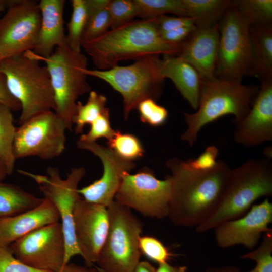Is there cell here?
<instances>
[{
  "mask_svg": "<svg viewBox=\"0 0 272 272\" xmlns=\"http://www.w3.org/2000/svg\"><path fill=\"white\" fill-rule=\"evenodd\" d=\"M166 165L172 179L167 217L176 226L196 227L218 207L232 169L222 160L206 171L191 169L178 158L167 160Z\"/></svg>",
  "mask_w": 272,
  "mask_h": 272,
  "instance_id": "6da1fadb",
  "label": "cell"
},
{
  "mask_svg": "<svg viewBox=\"0 0 272 272\" xmlns=\"http://www.w3.org/2000/svg\"><path fill=\"white\" fill-rule=\"evenodd\" d=\"M252 103L234 131L235 141L246 147L272 141V79L262 81Z\"/></svg>",
  "mask_w": 272,
  "mask_h": 272,
  "instance_id": "ac0fdd59",
  "label": "cell"
},
{
  "mask_svg": "<svg viewBox=\"0 0 272 272\" xmlns=\"http://www.w3.org/2000/svg\"><path fill=\"white\" fill-rule=\"evenodd\" d=\"M72 13L67 24L66 41L74 50L80 52L81 39L88 17L86 0L71 1Z\"/></svg>",
  "mask_w": 272,
  "mask_h": 272,
  "instance_id": "4dcf8cb0",
  "label": "cell"
},
{
  "mask_svg": "<svg viewBox=\"0 0 272 272\" xmlns=\"http://www.w3.org/2000/svg\"><path fill=\"white\" fill-rule=\"evenodd\" d=\"M1 15H2V14H0V17H1Z\"/></svg>",
  "mask_w": 272,
  "mask_h": 272,
  "instance_id": "681fc988",
  "label": "cell"
},
{
  "mask_svg": "<svg viewBox=\"0 0 272 272\" xmlns=\"http://www.w3.org/2000/svg\"><path fill=\"white\" fill-rule=\"evenodd\" d=\"M2 57H1V56L0 55V60H2Z\"/></svg>",
  "mask_w": 272,
  "mask_h": 272,
  "instance_id": "c3c4849f",
  "label": "cell"
},
{
  "mask_svg": "<svg viewBox=\"0 0 272 272\" xmlns=\"http://www.w3.org/2000/svg\"><path fill=\"white\" fill-rule=\"evenodd\" d=\"M10 248L18 259L34 268L60 272L64 266L65 239L59 222L31 232Z\"/></svg>",
  "mask_w": 272,
  "mask_h": 272,
  "instance_id": "5bb4252c",
  "label": "cell"
},
{
  "mask_svg": "<svg viewBox=\"0 0 272 272\" xmlns=\"http://www.w3.org/2000/svg\"><path fill=\"white\" fill-rule=\"evenodd\" d=\"M88 17L81 44L94 40L108 31L111 19L107 8L110 0H86Z\"/></svg>",
  "mask_w": 272,
  "mask_h": 272,
  "instance_id": "484cf974",
  "label": "cell"
},
{
  "mask_svg": "<svg viewBox=\"0 0 272 272\" xmlns=\"http://www.w3.org/2000/svg\"><path fill=\"white\" fill-rule=\"evenodd\" d=\"M0 104L9 107L12 111L21 109L19 102L10 93L5 76L0 73Z\"/></svg>",
  "mask_w": 272,
  "mask_h": 272,
  "instance_id": "b9f144b4",
  "label": "cell"
},
{
  "mask_svg": "<svg viewBox=\"0 0 272 272\" xmlns=\"http://www.w3.org/2000/svg\"><path fill=\"white\" fill-rule=\"evenodd\" d=\"M156 268L149 262L140 261L133 272H155Z\"/></svg>",
  "mask_w": 272,
  "mask_h": 272,
  "instance_id": "f6af8a7d",
  "label": "cell"
},
{
  "mask_svg": "<svg viewBox=\"0 0 272 272\" xmlns=\"http://www.w3.org/2000/svg\"><path fill=\"white\" fill-rule=\"evenodd\" d=\"M219 151L215 146L207 147L205 151L195 159L184 161L187 167L196 171H206L212 169L217 165L216 161Z\"/></svg>",
  "mask_w": 272,
  "mask_h": 272,
  "instance_id": "f35d334b",
  "label": "cell"
},
{
  "mask_svg": "<svg viewBox=\"0 0 272 272\" xmlns=\"http://www.w3.org/2000/svg\"><path fill=\"white\" fill-rule=\"evenodd\" d=\"M272 195L270 158L249 159L232 170L216 211L195 227L197 233L214 229L220 223L244 215L258 199Z\"/></svg>",
  "mask_w": 272,
  "mask_h": 272,
  "instance_id": "277c9868",
  "label": "cell"
},
{
  "mask_svg": "<svg viewBox=\"0 0 272 272\" xmlns=\"http://www.w3.org/2000/svg\"><path fill=\"white\" fill-rule=\"evenodd\" d=\"M232 2L250 28L271 25V0H239Z\"/></svg>",
  "mask_w": 272,
  "mask_h": 272,
  "instance_id": "f1b7e54d",
  "label": "cell"
},
{
  "mask_svg": "<svg viewBox=\"0 0 272 272\" xmlns=\"http://www.w3.org/2000/svg\"><path fill=\"white\" fill-rule=\"evenodd\" d=\"M183 44L165 41L153 18L132 20L83 43L81 47L98 70H105L123 60L160 54L178 56Z\"/></svg>",
  "mask_w": 272,
  "mask_h": 272,
  "instance_id": "7a4b0ae2",
  "label": "cell"
},
{
  "mask_svg": "<svg viewBox=\"0 0 272 272\" xmlns=\"http://www.w3.org/2000/svg\"><path fill=\"white\" fill-rule=\"evenodd\" d=\"M258 89L240 81L216 77L201 80L196 111L183 113L187 128L181 139L193 146L204 126L227 115H233V123L238 124L250 110Z\"/></svg>",
  "mask_w": 272,
  "mask_h": 272,
  "instance_id": "3957f363",
  "label": "cell"
},
{
  "mask_svg": "<svg viewBox=\"0 0 272 272\" xmlns=\"http://www.w3.org/2000/svg\"><path fill=\"white\" fill-rule=\"evenodd\" d=\"M160 74L164 79L172 80L183 98L196 110L201 79L195 69L178 56L164 55L161 60Z\"/></svg>",
  "mask_w": 272,
  "mask_h": 272,
  "instance_id": "7402d4cb",
  "label": "cell"
},
{
  "mask_svg": "<svg viewBox=\"0 0 272 272\" xmlns=\"http://www.w3.org/2000/svg\"><path fill=\"white\" fill-rule=\"evenodd\" d=\"M219 36L218 24L208 28H196L183 42L178 55L195 69L201 80L216 77Z\"/></svg>",
  "mask_w": 272,
  "mask_h": 272,
  "instance_id": "d6986e66",
  "label": "cell"
},
{
  "mask_svg": "<svg viewBox=\"0 0 272 272\" xmlns=\"http://www.w3.org/2000/svg\"><path fill=\"white\" fill-rule=\"evenodd\" d=\"M41 13L38 2L12 0L0 17V55L2 59L33 50L39 34Z\"/></svg>",
  "mask_w": 272,
  "mask_h": 272,
  "instance_id": "4fadbf2b",
  "label": "cell"
},
{
  "mask_svg": "<svg viewBox=\"0 0 272 272\" xmlns=\"http://www.w3.org/2000/svg\"><path fill=\"white\" fill-rule=\"evenodd\" d=\"M106 97L95 91L89 92L85 104L77 101L73 124H75L76 133H81L87 124L90 125L108 108L106 107Z\"/></svg>",
  "mask_w": 272,
  "mask_h": 272,
  "instance_id": "f546056e",
  "label": "cell"
},
{
  "mask_svg": "<svg viewBox=\"0 0 272 272\" xmlns=\"http://www.w3.org/2000/svg\"><path fill=\"white\" fill-rule=\"evenodd\" d=\"M187 268L185 265L174 266L168 262L158 264L155 272H187Z\"/></svg>",
  "mask_w": 272,
  "mask_h": 272,
  "instance_id": "7bdbcfd3",
  "label": "cell"
},
{
  "mask_svg": "<svg viewBox=\"0 0 272 272\" xmlns=\"http://www.w3.org/2000/svg\"><path fill=\"white\" fill-rule=\"evenodd\" d=\"M241 258L255 261V266L247 271L233 265L209 267L206 272H272V231L264 233L258 247L243 255Z\"/></svg>",
  "mask_w": 272,
  "mask_h": 272,
  "instance_id": "83f0119b",
  "label": "cell"
},
{
  "mask_svg": "<svg viewBox=\"0 0 272 272\" xmlns=\"http://www.w3.org/2000/svg\"><path fill=\"white\" fill-rule=\"evenodd\" d=\"M138 16L151 19L167 13L187 17L182 0H134Z\"/></svg>",
  "mask_w": 272,
  "mask_h": 272,
  "instance_id": "1f68e13d",
  "label": "cell"
},
{
  "mask_svg": "<svg viewBox=\"0 0 272 272\" xmlns=\"http://www.w3.org/2000/svg\"><path fill=\"white\" fill-rule=\"evenodd\" d=\"M12 0H0V14L6 11Z\"/></svg>",
  "mask_w": 272,
  "mask_h": 272,
  "instance_id": "bcb514c9",
  "label": "cell"
},
{
  "mask_svg": "<svg viewBox=\"0 0 272 272\" xmlns=\"http://www.w3.org/2000/svg\"><path fill=\"white\" fill-rule=\"evenodd\" d=\"M40 62L32 50L0 60V73L21 104L20 125L36 115L55 109L50 75Z\"/></svg>",
  "mask_w": 272,
  "mask_h": 272,
  "instance_id": "5b68a950",
  "label": "cell"
},
{
  "mask_svg": "<svg viewBox=\"0 0 272 272\" xmlns=\"http://www.w3.org/2000/svg\"><path fill=\"white\" fill-rule=\"evenodd\" d=\"M38 4L41 23L37 43L32 51L37 58H46L66 43L63 20L65 1L41 0Z\"/></svg>",
  "mask_w": 272,
  "mask_h": 272,
  "instance_id": "44dd1931",
  "label": "cell"
},
{
  "mask_svg": "<svg viewBox=\"0 0 272 272\" xmlns=\"http://www.w3.org/2000/svg\"><path fill=\"white\" fill-rule=\"evenodd\" d=\"M88 132L82 134L79 141L84 142H95L101 138L109 139L114 133L110 121L109 109H108L90 125Z\"/></svg>",
  "mask_w": 272,
  "mask_h": 272,
  "instance_id": "8d00e7d4",
  "label": "cell"
},
{
  "mask_svg": "<svg viewBox=\"0 0 272 272\" xmlns=\"http://www.w3.org/2000/svg\"><path fill=\"white\" fill-rule=\"evenodd\" d=\"M78 148L92 153L98 157L103 165V174L98 180L88 186L78 189L84 200L106 207L114 201L125 172H130L136 166L133 162L125 160L108 147L95 142L87 143L78 140Z\"/></svg>",
  "mask_w": 272,
  "mask_h": 272,
  "instance_id": "9a60e30c",
  "label": "cell"
},
{
  "mask_svg": "<svg viewBox=\"0 0 272 272\" xmlns=\"http://www.w3.org/2000/svg\"><path fill=\"white\" fill-rule=\"evenodd\" d=\"M271 222L272 203L267 197L242 216L217 225L214 229L217 245L222 248L241 245L253 250L262 233L272 231L268 226Z\"/></svg>",
  "mask_w": 272,
  "mask_h": 272,
  "instance_id": "2e32d148",
  "label": "cell"
},
{
  "mask_svg": "<svg viewBox=\"0 0 272 272\" xmlns=\"http://www.w3.org/2000/svg\"><path fill=\"white\" fill-rule=\"evenodd\" d=\"M253 66L250 75L261 81L272 79V27L270 26L250 28Z\"/></svg>",
  "mask_w": 272,
  "mask_h": 272,
  "instance_id": "603a6c76",
  "label": "cell"
},
{
  "mask_svg": "<svg viewBox=\"0 0 272 272\" xmlns=\"http://www.w3.org/2000/svg\"><path fill=\"white\" fill-rule=\"evenodd\" d=\"M138 110L140 120L144 123L151 126L157 127L163 124L168 116V110L163 106L158 104L152 98L142 101L138 104Z\"/></svg>",
  "mask_w": 272,
  "mask_h": 272,
  "instance_id": "d590c367",
  "label": "cell"
},
{
  "mask_svg": "<svg viewBox=\"0 0 272 272\" xmlns=\"http://www.w3.org/2000/svg\"><path fill=\"white\" fill-rule=\"evenodd\" d=\"M16 128L12 110L0 104V162L10 175L13 172L16 159L13 145Z\"/></svg>",
  "mask_w": 272,
  "mask_h": 272,
  "instance_id": "4316f807",
  "label": "cell"
},
{
  "mask_svg": "<svg viewBox=\"0 0 272 272\" xmlns=\"http://www.w3.org/2000/svg\"><path fill=\"white\" fill-rule=\"evenodd\" d=\"M60 220L54 205L44 198L40 205L32 210L0 218V246H9L31 232Z\"/></svg>",
  "mask_w": 272,
  "mask_h": 272,
  "instance_id": "ffe728a7",
  "label": "cell"
},
{
  "mask_svg": "<svg viewBox=\"0 0 272 272\" xmlns=\"http://www.w3.org/2000/svg\"><path fill=\"white\" fill-rule=\"evenodd\" d=\"M34 56L45 62L48 71L55 97L54 112L71 131L77 100L91 91L87 81V76L83 71L87 68V58L81 51L72 49L67 41L63 45L56 47L47 57Z\"/></svg>",
  "mask_w": 272,
  "mask_h": 272,
  "instance_id": "8992f818",
  "label": "cell"
},
{
  "mask_svg": "<svg viewBox=\"0 0 272 272\" xmlns=\"http://www.w3.org/2000/svg\"><path fill=\"white\" fill-rule=\"evenodd\" d=\"M196 29L195 25L182 27L160 34L166 41L173 43H181L185 41Z\"/></svg>",
  "mask_w": 272,
  "mask_h": 272,
  "instance_id": "60d3db41",
  "label": "cell"
},
{
  "mask_svg": "<svg viewBox=\"0 0 272 272\" xmlns=\"http://www.w3.org/2000/svg\"><path fill=\"white\" fill-rule=\"evenodd\" d=\"M18 172L33 179L44 198L54 205L59 213L65 244L64 266L73 256L81 255L75 237L73 212L76 202L81 198L78 186L85 175V170L83 167L73 168L65 179L61 178L59 170L53 167L47 168L46 175L22 170Z\"/></svg>",
  "mask_w": 272,
  "mask_h": 272,
  "instance_id": "30bf717a",
  "label": "cell"
},
{
  "mask_svg": "<svg viewBox=\"0 0 272 272\" xmlns=\"http://www.w3.org/2000/svg\"><path fill=\"white\" fill-rule=\"evenodd\" d=\"M219 25V42L215 70L216 77L241 82L253 66L250 27L233 4Z\"/></svg>",
  "mask_w": 272,
  "mask_h": 272,
  "instance_id": "9c48e42d",
  "label": "cell"
},
{
  "mask_svg": "<svg viewBox=\"0 0 272 272\" xmlns=\"http://www.w3.org/2000/svg\"><path fill=\"white\" fill-rule=\"evenodd\" d=\"M64 121L53 111L36 115L17 127L13 152L16 159L35 156L49 160L65 149Z\"/></svg>",
  "mask_w": 272,
  "mask_h": 272,
  "instance_id": "7c38bea8",
  "label": "cell"
},
{
  "mask_svg": "<svg viewBox=\"0 0 272 272\" xmlns=\"http://www.w3.org/2000/svg\"><path fill=\"white\" fill-rule=\"evenodd\" d=\"M44 198H39L20 186L0 181V218L18 215L40 205Z\"/></svg>",
  "mask_w": 272,
  "mask_h": 272,
  "instance_id": "cb8c5ba5",
  "label": "cell"
},
{
  "mask_svg": "<svg viewBox=\"0 0 272 272\" xmlns=\"http://www.w3.org/2000/svg\"><path fill=\"white\" fill-rule=\"evenodd\" d=\"M154 19L160 33L182 27L195 26L194 20L188 17H170L164 15Z\"/></svg>",
  "mask_w": 272,
  "mask_h": 272,
  "instance_id": "ab89813d",
  "label": "cell"
},
{
  "mask_svg": "<svg viewBox=\"0 0 272 272\" xmlns=\"http://www.w3.org/2000/svg\"><path fill=\"white\" fill-rule=\"evenodd\" d=\"M0 272H52L34 268L18 259L9 246H0Z\"/></svg>",
  "mask_w": 272,
  "mask_h": 272,
  "instance_id": "74e56055",
  "label": "cell"
},
{
  "mask_svg": "<svg viewBox=\"0 0 272 272\" xmlns=\"http://www.w3.org/2000/svg\"><path fill=\"white\" fill-rule=\"evenodd\" d=\"M8 175H9L6 168L3 163L0 162V181L4 180Z\"/></svg>",
  "mask_w": 272,
  "mask_h": 272,
  "instance_id": "7dc6e473",
  "label": "cell"
},
{
  "mask_svg": "<svg viewBox=\"0 0 272 272\" xmlns=\"http://www.w3.org/2000/svg\"><path fill=\"white\" fill-rule=\"evenodd\" d=\"M139 246L141 254L158 264L168 262L173 256L161 241L153 236H141Z\"/></svg>",
  "mask_w": 272,
  "mask_h": 272,
  "instance_id": "e575fe53",
  "label": "cell"
},
{
  "mask_svg": "<svg viewBox=\"0 0 272 272\" xmlns=\"http://www.w3.org/2000/svg\"><path fill=\"white\" fill-rule=\"evenodd\" d=\"M109 227L97 263L103 272H133L140 261L143 223L130 209L114 200L107 207Z\"/></svg>",
  "mask_w": 272,
  "mask_h": 272,
  "instance_id": "ba28073f",
  "label": "cell"
},
{
  "mask_svg": "<svg viewBox=\"0 0 272 272\" xmlns=\"http://www.w3.org/2000/svg\"><path fill=\"white\" fill-rule=\"evenodd\" d=\"M171 194L170 175L160 180L151 169L143 168L135 174H123L114 198L144 216L160 219L168 216Z\"/></svg>",
  "mask_w": 272,
  "mask_h": 272,
  "instance_id": "8fae6325",
  "label": "cell"
},
{
  "mask_svg": "<svg viewBox=\"0 0 272 272\" xmlns=\"http://www.w3.org/2000/svg\"><path fill=\"white\" fill-rule=\"evenodd\" d=\"M73 223L81 256L88 265L96 263L109 230L107 208L80 198L74 209Z\"/></svg>",
  "mask_w": 272,
  "mask_h": 272,
  "instance_id": "e0dca14e",
  "label": "cell"
},
{
  "mask_svg": "<svg viewBox=\"0 0 272 272\" xmlns=\"http://www.w3.org/2000/svg\"><path fill=\"white\" fill-rule=\"evenodd\" d=\"M161 60L159 56H150L127 66L116 65L105 70L87 68L83 71L87 76L105 81L121 95L127 120L142 101L156 100L160 96L165 80L160 74Z\"/></svg>",
  "mask_w": 272,
  "mask_h": 272,
  "instance_id": "52a82bcc",
  "label": "cell"
},
{
  "mask_svg": "<svg viewBox=\"0 0 272 272\" xmlns=\"http://www.w3.org/2000/svg\"><path fill=\"white\" fill-rule=\"evenodd\" d=\"M108 148L122 159L133 162L142 157L145 153L139 139L129 133H123L116 130L108 140Z\"/></svg>",
  "mask_w": 272,
  "mask_h": 272,
  "instance_id": "d6a6232c",
  "label": "cell"
},
{
  "mask_svg": "<svg viewBox=\"0 0 272 272\" xmlns=\"http://www.w3.org/2000/svg\"><path fill=\"white\" fill-rule=\"evenodd\" d=\"M60 272H98L89 266H82L75 263L66 264Z\"/></svg>",
  "mask_w": 272,
  "mask_h": 272,
  "instance_id": "ee69618b",
  "label": "cell"
},
{
  "mask_svg": "<svg viewBox=\"0 0 272 272\" xmlns=\"http://www.w3.org/2000/svg\"><path fill=\"white\" fill-rule=\"evenodd\" d=\"M111 19V28H116L138 16L134 0H110L107 6Z\"/></svg>",
  "mask_w": 272,
  "mask_h": 272,
  "instance_id": "836d02e7",
  "label": "cell"
},
{
  "mask_svg": "<svg viewBox=\"0 0 272 272\" xmlns=\"http://www.w3.org/2000/svg\"><path fill=\"white\" fill-rule=\"evenodd\" d=\"M188 17L194 20L197 28L212 27L222 19L232 5L228 0H182Z\"/></svg>",
  "mask_w": 272,
  "mask_h": 272,
  "instance_id": "d4e9b609",
  "label": "cell"
}]
</instances>
